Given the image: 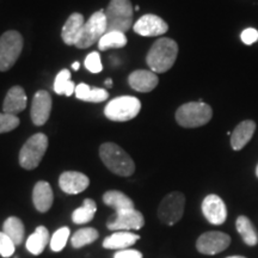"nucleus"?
Listing matches in <instances>:
<instances>
[{
    "mask_svg": "<svg viewBox=\"0 0 258 258\" xmlns=\"http://www.w3.org/2000/svg\"><path fill=\"white\" fill-rule=\"evenodd\" d=\"M145 225V218L143 213L137 209L115 213L112 217L106 221V227L111 231H132L140 230Z\"/></svg>",
    "mask_w": 258,
    "mask_h": 258,
    "instance_id": "9b49d317",
    "label": "nucleus"
},
{
    "mask_svg": "<svg viewBox=\"0 0 258 258\" xmlns=\"http://www.w3.org/2000/svg\"><path fill=\"white\" fill-rule=\"evenodd\" d=\"M141 110V102L137 97L122 96L106 104L104 114L110 121L125 122L137 117Z\"/></svg>",
    "mask_w": 258,
    "mask_h": 258,
    "instance_id": "423d86ee",
    "label": "nucleus"
},
{
    "mask_svg": "<svg viewBox=\"0 0 258 258\" xmlns=\"http://www.w3.org/2000/svg\"><path fill=\"white\" fill-rule=\"evenodd\" d=\"M127 44V37L123 32L106 31L98 42L99 50L114 49V48H123Z\"/></svg>",
    "mask_w": 258,
    "mask_h": 258,
    "instance_id": "c85d7f7f",
    "label": "nucleus"
},
{
    "mask_svg": "<svg viewBox=\"0 0 258 258\" xmlns=\"http://www.w3.org/2000/svg\"><path fill=\"white\" fill-rule=\"evenodd\" d=\"M254 131H256V123L252 120L241 121L239 124L235 125L231 134V146L234 151H240L250 143L252 139Z\"/></svg>",
    "mask_w": 258,
    "mask_h": 258,
    "instance_id": "6ab92c4d",
    "label": "nucleus"
},
{
    "mask_svg": "<svg viewBox=\"0 0 258 258\" xmlns=\"http://www.w3.org/2000/svg\"><path fill=\"white\" fill-rule=\"evenodd\" d=\"M19 125V118L15 115L5 114L2 112L0 114V134L9 133V132L14 131Z\"/></svg>",
    "mask_w": 258,
    "mask_h": 258,
    "instance_id": "2f4dec72",
    "label": "nucleus"
},
{
    "mask_svg": "<svg viewBox=\"0 0 258 258\" xmlns=\"http://www.w3.org/2000/svg\"><path fill=\"white\" fill-rule=\"evenodd\" d=\"M128 83L135 91L146 93L157 88L159 79L157 74L151 70H138L131 73V76L128 77Z\"/></svg>",
    "mask_w": 258,
    "mask_h": 258,
    "instance_id": "dca6fc26",
    "label": "nucleus"
},
{
    "mask_svg": "<svg viewBox=\"0 0 258 258\" xmlns=\"http://www.w3.org/2000/svg\"><path fill=\"white\" fill-rule=\"evenodd\" d=\"M48 138L46 134L37 133L27 140L19 151V165L25 170H34L40 165L47 152Z\"/></svg>",
    "mask_w": 258,
    "mask_h": 258,
    "instance_id": "39448f33",
    "label": "nucleus"
},
{
    "mask_svg": "<svg viewBox=\"0 0 258 258\" xmlns=\"http://www.w3.org/2000/svg\"><path fill=\"white\" fill-rule=\"evenodd\" d=\"M178 55V44L169 37H161L151 47L146 56V62L154 73H165L176 62Z\"/></svg>",
    "mask_w": 258,
    "mask_h": 258,
    "instance_id": "f257e3e1",
    "label": "nucleus"
},
{
    "mask_svg": "<svg viewBox=\"0 0 258 258\" xmlns=\"http://www.w3.org/2000/svg\"><path fill=\"white\" fill-rule=\"evenodd\" d=\"M231 237L224 232L211 231L200 235L196 241V249L200 253L213 256L222 252L230 246Z\"/></svg>",
    "mask_w": 258,
    "mask_h": 258,
    "instance_id": "9d476101",
    "label": "nucleus"
},
{
    "mask_svg": "<svg viewBox=\"0 0 258 258\" xmlns=\"http://www.w3.org/2000/svg\"><path fill=\"white\" fill-rule=\"evenodd\" d=\"M70 234V228L66 227V226H64V227H60L56 232H54L49 243L51 251H54V252H60V251H62L64 249V246H66Z\"/></svg>",
    "mask_w": 258,
    "mask_h": 258,
    "instance_id": "7c9ffc66",
    "label": "nucleus"
},
{
    "mask_svg": "<svg viewBox=\"0 0 258 258\" xmlns=\"http://www.w3.org/2000/svg\"><path fill=\"white\" fill-rule=\"evenodd\" d=\"M235 228L247 246H256L258 244V233L249 218L245 215L238 217L235 220Z\"/></svg>",
    "mask_w": 258,
    "mask_h": 258,
    "instance_id": "b1692460",
    "label": "nucleus"
},
{
    "mask_svg": "<svg viewBox=\"0 0 258 258\" xmlns=\"http://www.w3.org/2000/svg\"><path fill=\"white\" fill-rule=\"evenodd\" d=\"M27 95H25L24 89L22 86H14L9 90L8 95L4 99V104H3V111L5 114L15 115L22 112L27 108Z\"/></svg>",
    "mask_w": 258,
    "mask_h": 258,
    "instance_id": "a211bd4d",
    "label": "nucleus"
},
{
    "mask_svg": "<svg viewBox=\"0 0 258 258\" xmlns=\"http://www.w3.org/2000/svg\"><path fill=\"white\" fill-rule=\"evenodd\" d=\"M72 67H73L74 71H78L79 67H80V63L78 62V61H76V62L72 63Z\"/></svg>",
    "mask_w": 258,
    "mask_h": 258,
    "instance_id": "e433bc0d",
    "label": "nucleus"
},
{
    "mask_svg": "<svg viewBox=\"0 0 258 258\" xmlns=\"http://www.w3.org/2000/svg\"><path fill=\"white\" fill-rule=\"evenodd\" d=\"M185 196L179 191H173L161 200L158 207V218L167 226H172L178 222L184 214Z\"/></svg>",
    "mask_w": 258,
    "mask_h": 258,
    "instance_id": "1a4fd4ad",
    "label": "nucleus"
},
{
    "mask_svg": "<svg viewBox=\"0 0 258 258\" xmlns=\"http://www.w3.org/2000/svg\"><path fill=\"white\" fill-rule=\"evenodd\" d=\"M51 111V97L44 90L35 93L31 103V120L35 125H43L48 121Z\"/></svg>",
    "mask_w": 258,
    "mask_h": 258,
    "instance_id": "4468645a",
    "label": "nucleus"
},
{
    "mask_svg": "<svg viewBox=\"0 0 258 258\" xmlns=\"http://www.w3.org/2000/svg\"><path fill=\"white\" fill-rule=\"evenodd\" d=\"M240 38L244 44H246V46H251V44H253L254 42L258 41V30L254 28L245 29V30L241 32Z\"/></svg>",
    "mask_w": 258,
    "mask_h": 258,
    "instance_id": "f704fd0d",
    "label": "nucleus"
},
{
    "mask_svg": "<svg viewBox=\"0 0 258 258\" xmlns=\"http://www.w3.org/2000/svg\"><path fill=\"white\" fill-rule=\"evenodd\" d=\"M54 91L57 95H64L70 97L76 92V85L71 80V73L69 70H62L57 73L55 80H54Z\"/></svg>",
    "mask_w": 258,
    "mask_h": 258,
    "instance_id": "c756f323",
    "label": "nucleus"
},
{
    "mask_svg": "<svg viewBox=\"0 0 258 258\" xmlns=\"http://www.w3.org/2000/svg\"><path fill=\"white\" fill-rule=\"evenodd\" d=\"M50 243V235L49 231L47 230V227L44 226H38L32 234L29 235L25 243V247L31 254L38 256L43 252L44 249L47 247V245Z\"/></svg>",
    "mask_w": 258,
    "mask_h": 258,
    "instance_id": "4be33fe9",
    "label": "nucleus"
},
{
    "mask_svg": "<svg viewBox=\"0 0 258 258\" xmlns=\"http://www.w3.org/2000/svg\"><path fill=\"white\" fill-rule=\"evenodd\" d=\"M103 202L109 207L115 209V213L132 211L134 208V202L131 198L118 190H109L103 195Z\"/></svg>",
    "mask_w": 258,
    "mask_h": 258,
    "instance_id": "5701e85b",
    "label": "nucleus"
},
{
    "mask_svg": "<svg viewBox=\"0 0 258 258\" xmlns=\"http://www.w3.org/2000/svg\"><path fill=\"white\" fill-rule=\"evenodd\" d=\"M96 212V202L91 199H85L84 200V205L82 207L77 208L76 211L72 213V221L77 225L88 224V222H90L93 218H95Z\"/></svg>",
    "mask_w": 258,
    "mask_h": 258,
    "instance_id": "bb28decb",
    "label": "nucleus"
},
{
    "mask_svg": "<svg viewBox=\"0 0 258 258\" xmlns=\"http://www.w3.org/2000/svg\"><path fill=\"white\" fill-rule=\"evenodd\" d=\"M114 258H143V253L138 250H120L114 254Z\"/></svg>",
    "mask_w": 258,
    "mask_h": 258,
    "instance_id": "c9c22d12",
    "label": "nucleus"
},
{
    "mask_svg": "<svg viewBox=\"0 0 258 258\" xmlns=\"http://www.w3.org/2000/svg\"><path fill=\"white\" fill-rule=\"evenodd\" d=\"M106 31L127 32L133 25L131 0H111L105 10Z\"/></svg>",
    "mask_w": 258,
    "mask_h": 258,
    "instance_id": "20e7f679",
    "label": "nucleus"
},
{
    "mask_svg": "<svg viewBox=\"0 0 258 258\" xmlns=\"http://www.w3.org/2000/svg\"><path fill=\"white\" fill-rule=\"evenodd\" d=\"M212 108L202 101L189 102L180 105L176 111L177 123L184 128H198L212 120Z\"/></svg>",
    "mask_w": 258,
    "mask_h": 258,
    "instance_id": "7ed1b4c3",
    "label": "nucleus"
},
{
    "mask_svg": "<svg viewBox=\"0 0 258 258\" xmlns=\"http://www.w3.org/2000/svg\"><path fill=\"white\" fill-rule=\"evenodd\" d=\"M23 50V37L18 31H6L0 37V72H6L18 60Z\"/></svg>",
    "mask_w": 258,
    "mask_h": 258,
    "instance_id": "0eeeda50",
    "label": "nucleus"
},
{
    "mask_svg": "<svg viewBox=\"0 0 258 258\" xmlns=\"http://www.w3.org/2000/svg\"><path fill=\"white\" fill-rule=\"evenodd\" d=\"M90 184V179L86 175L78 171H66L59 177V186L63 192L70 195H77L86 190Z\"/></svg>",
    "mask_w": 258,
    "mask_h": 258,
    "instance_id": "2eb2a0df",
    "label": "nucleus"
},
{
    "mask_svg": "<svg viewBox=\"0 0 258 258\" xmlns=\"http://www.w3.org/2000/svg\"><path fill=\"white\" fill-rule=\"evenodd\" d=\"M256 176H257V178H258V164H257V166H256Z\"/></svg>",
    "mask_w": 258,
    "mask_h": 258,
    "instance_id": "ea45409f",
    "label": "nucleus"
},
{
    "mask_svg": "<svg viewBox=\"0 0 258 258\" xmlns=\"http://www.w3.org/2000/svg\"><path fill=\"white\" fill-rule=\"evenodd\" d=\"M99 157L103 164L115 175L131 177L135 171V164L123 148L112 143H105L99 147Z\"/></svg>",
    "mask_w": 258,
    "mask_h": 258,
    "instance_id": "f03ea898",
    "label": "nucleus"
},
{
    "mask_svg": "<svg viewBox=\"0 0 258 258\" xmlns=\"http://www.w3.org/2000/svg\"><path fill=\"white\" fill-rule=\"evenodd\" d=\"M84 24L85 22H84V16L82 14L76 12L70 16L63 25L62 31H61V37L67 46H76L77 41L82 34Z\"/></svg>",
    "mask_w": 258,
    "mask_h": 258,
    "instance_id": "aec40b11",
    "label": "nucleus"
},
{
    "mask_svg": "<svg viewBox=\"0 0 258 258\" xmlns=\"http://www.w3.org/2000/svg\"><path fill=\"white\" fill-rule=\"evenodd\" d=\"M106 32V17L105 11H97L93 14L89 21L84 24L82 34L77 41L76 47L79 49H85L98 43L99 40Z\"/></svg>",
    "mask_w": 258,
    "mask_h": 258,
    "instance_id": "6e6552de",
    "label": "nucleus"
},
{
    "mask_svg": "<svg viewBox=\"0 0 258 258\" xmlns=\"http://www.w3.org/2000/svg\"><path fill=\"white\" fill-rule=\"evenodd\" d=\"M139 239H140V235L128 231H118L105 238L103 241V247L108 250H125V247H131Z\"/></svg>",
    "mask_w": 258,
    "mask_h": 258,
    "instance_id": "412c9836",
    "label": "nucleus"
},
{
    "mask_svg": "<svg viewBox=\"0 0 258 258\" xmlns=\"http://www.w3.org/2000/svg\"><path fill=\"white\" fill-rule=\"evenodd\" d=\"M32 202L40 213H47L54 202V194L51 186L46 180L37 182L32 190Z\"/></svg>",
    "mask_w": 258,
    "mask_h": 258,
    "instance_id": "f3484780",
    "label": "nucleus"
},
{
    "mask_svg": "<svg viewBox=\"0 0 258 258\" xmlns=\"http://www.w3.org/2000/svg\"><path fill=\"white\" fill-rule=\"evenodd\" d=\"M3 232L14 241L16 246L23 243L25 237V227L23 221L17 217H9L3 224Z\"/></svg>",
    "mask_w": 258,
    "mask_h": 258,
    "instance_id": "a878e982",
    "label": "nucleus"
},
{
    "mask_svg": "<svg viewBox=\"0 0 258 258\" xmlns=\"http://www.w3.org/2000/svg\"><path fill=\"white\" fill-rule=\"evenodd\" d=\"M105 85L108 86V88H110V86H112V80L111 79H106L105 80Z\"/></svg>",
    "mask_w": 258,
    "mask_h": 258,
    "instance_id": "4c0bfd02",
    "label": "nucleus"
},
{
    "mask_svg": "<svg viewBox=\"0 0 258 258\" xmlns=\"http://www.w3.org/2000/svg\"><path fill=\"white\" fill-rule=\"evenodd\" d=\"M16 245L4 232H0V256L4 258L11 257L15 253Z\"/></svg>",
    "mask_w": 258,
    "mask_h": 258,
    "instance_id": "473e14b6",
    "label": "nucleus"
},
{
    "mask_svg": "<svg viewBox=\"0 0 258 258\" xmlns=\"http://www.w3.org/2000/svg\"><path fill=\"white\" fill-rule=\"evenodd\" d=\"M202 213L208 222L212 225H222L227 219V208L220 196L211 195L206 196L202 202Z\"/></svg>",
    "mask_w": 258,
    "mask_h": 258,
    "instance_id": "f8f14e48",
    "label": "nucleus"
},
{
    "mask_svg": "<svg viewBox=\"0 0 258 258\" xmlns=\"http://www.w3.org/2000/svg\"><path fill=\"white\" fill-rule=\"evenodd\" d=\"M99 238V232L93 227H85L80 228L73 234V237L71 238V244L74 249H80V247L90 245Z\"/></svg>",
    "mask_w": 258,
    "mask_h": 258,
    "instance_id": "cd10ccee",
    "label": "nucleus"
},
{
    "mask_svg": "<svg viewBox=\"0 0 258 258\" xmlns=\"http://www.w3.org/2000/svg\"><path fill=\"white\" fill-rule=\"evenodd\" d=\"M85 69L91 73H99L103 71V64L101 61V56L97 51L90 53L85 59Z\"/></svg>",
    "mask_w": 258,
    "mask_h": 258,
    "instance_id": "72a5a7b5",
    "label": "nucleus"
},
{
    "mask_svg": "<svg viewBox=\"0 0 258 258\" xmlns=\"http://www.w3.org/2000/svg\"><path fill=\"white\" fill-rule=\"evenodd\" d=\"M76 97L83 102H91V103H99L104 102L108 99L109 93L104 89L99 88H91L88 84H79L76 86Z\"/></svg>",
    "mask_w": 258,
    "mask_h": 258,
    "instance_id": "393cba45",
    "label": "nucleus"
},
{
    "mask_svg": "<svg viewBox=\"0 0 258 258\" xmlns=\"http://www.w3.org/2000/svg\"><path fill=\"white\" fill-rule=\"evenodd\" d=\"M134 31L140 36L154 37L164 35L169 30V25L163 18L156 15H145L133 25Z\"/></svg>",
    "mask_w": 258,
    "mask_h": 258,
    "instance_id": "ddd939ff",
    "label": "nucleus"
},
{
    "mask_svg": "<svg viewBox=\"0 0 258 258\" xmlns=\"http://www.w3.org/2000/svg\"><path fill=\"white\" fill-rule=\"evenodd\" d=\"M226 258H246L244 256H230V257H226Z\"/></svg>",
    "mask_w": 258,
    "mask_h": 258,
    "instance_id": "58836bf2",
    "label": "nucleus"
}]
</instances>
